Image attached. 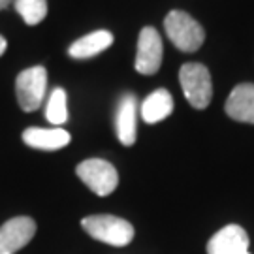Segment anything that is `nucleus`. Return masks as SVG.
I'll return each instance as SVG.
<instances>
[{"label":"nucleus","instance_id":"f03ea898","mask_svg":"<svg viewBox=\"0 0 254 254\" xmlns=\"http://www.w3.org/2000/svg\"><path fill=\"white\" fill-rule=\"evenodd\" d=\"M81 228L96 241L106 245L125 247L134 239V226L115 215H91L81 220Z\"/></svg>","mask_w":254,"mask_h":254},{"label":"nucleus","instance_id":"f257e3e1","mask_svg":"<svg viewBox=\"0 0 254 254\" xmlns=\"http://www.w3.org/2000/svg\"><path fill=\"white\" fill-rule=\"evenodd\" d=\"M166 34L179 51L194 53L205 42V30L196 19L181 9H172L164 19Z\"/></svg>","mask_w":254,"mask_h":254},{"label":"nucleus","instance_id":"2eb2a0df","mask_svg":"<svg viewBox=\"0 0 254 254\" xmlns=\"http://www.w3.org/2000/svg\"><path fill=\"white\" fill-rule=\"evenodd\" d=\"M46 117L53 127H61L68 121V108H66V92H64V89H55L49 94Z\"/></svg>","mask_w":254,"mask_h":254},{"label":"nucleus","instance_id":"9d476101","mask_svg":"<svg viewBox=\"0 0 254 254\" xmlns=\"http://www.w3.org/2000/svg\"><path fill=\"white\" fill-rule=\"evenodd\" d=\"M228 117L237 123L254 125V83H241L234 87L224 104Z\"/></svg>","mask_w":254,"mask_h":254},{"label":"nucleus","instance_id":"423d86ee","mask_svg":"<svg viewBox=\"0 0 254 254\" xmlns=\"http://www.w3.org/2000/svg\"><path fill=\"white\" fill-rule=\"evenodd\" d=\"M162 66V38L153 27H143L137 36L136 70L143 75H153Z\"/></svg>","mask_w":254,"mask_h":254},{"label":"nucleus","instance_id":"ddd939ff","mask_svg":"<svg viewBox=\"0 0 254 254\" xmlns=\"http://www.w3.org/2000/svg\"><path fill=\"white\" fill-rule=\"evenodd\" d=\"M113 44V34L109 30H94L87 36L75 40L70 49H68V55L72 59H91L94 55L102 53L104 49H108L109 46Z\"/></svg>","mask_w":254,"mask_h":254},{"label":"nucleus","instance_id":"f8f14e48","mask_svg":"<svg viewBox=\"0 0 254 254\" xmlns=\"http://www.w3.org/2000/svg\"><path fill=\"white\" fill-rule=\"evenodd\" d=\"M139 113H141V117L147 125H156L164 119H168L173 113L172 94L166 89H156L143 100Z\"/></svg>","mask_w":254,"mask_h":254},{"label":"nucleus","instance_id":"9b49d317","mask_svg":"<svg viewBox=\"0 0 254 254\" xmlns=\"http://www.w3.org/2000/svg\"><path fill=\"white\" fill-rule=\"evenodd\" d=\"M23 141L40 151H59L72 141V136L63 128H27L23 132Z\"/></svg>","mask_w":254,"mask_h":254},{"label":"nucleus","instance_id":"1a4fd4ad","mask_svg":"<svg viewBox=\"0 0 254 254\" xmlns=\"http://www.w3.org/2000/svg\"><path fill=\"white\" fill-rule=\"evenodd\" d=\"M117 137L123 145H134L137 136V98L134 94H123L115 113Z\"/></svg>","mask_w":254,"mask_h":254},{"label":"nucleus","instance_id":"20e7f679","mask_svg":"<svg viewBox=\"0 0 254 254\" xmlns=\"http://www.w3.org/2000/svg\"><path fill=\"white\" fill-rule=\"evenodd\" d=\"M77 177L81 179L96 196H108L117 189L119 173L113 168V164L102 158H89L77 164L75 168Z\"/></svg>","mask_w":254,"mask_h":254},{"label":"nucleus","instance_id":"0eeeda50","mask_svg":"<svg viewBox=\"0 0 254 254\" xmlns=\"http://www.w3.org/2000/svg\"><path fill=\"white\" fill-rule=\"evenodd\" d=\"M36 234V222L30 217L9 218L0 226V254H13L30 243Z\"/></svg>","mask_w":254,"mask_h":254},{"label":"nucleus","instance_id":"dca6fc26","mask_svg":"<svg viewBox=\"0 0 254 254\" xmlns=\"http://www.w3.org/2000/svg\"><path fill=\"white\" fill-rule=\"evenodd\" d=\"M6 47H8V42H6V38L0 36V57L4 55V51H6Z\"/></svg>","mask_w":254,"mask_h":254},{"label":"nucleus","instance_id":"4468645a","mask_svg":"<svg viewBox=\"0 0 254 254\" xmlns=\"http://www.w3.org/2000/svg\"><path fill=\"white\" fill-rule=\"evenodd\" d=\"M13 2H15L17 13L30 27H34L46 19L47 0H13Z\"/></svg>","mask_w":254,"mask_h":254},{"label":"nucleus","instance_id":"7ed1b4c3","mask_svg":"<svg viewBox=\"0 0 254 254\" xmlns=\"http://www.w3.org/2000/svg\"><path fill=\"white\" fill-rule=\"evenodd\" d=\"M179 83L185 98L192 108L205 109L213 98V81L207 66L200 63H187L179 70Z\"/></svg>","mask_w":254,"mask_h":254},{"label":"nucleus","instance_id":"39448f33","mask_svg":"<svg viewBox=\"0 0 254 254\" xmlns=\"http://www.w3.org/2000/svg\"><path fill=\"white\" fill-rule=\"evenodd\" d=\"M47 89V72L44 66H32L17 75L15 92L23 111H36L44 102Z\"/></svg>","mask_w":254,"mask_h":254},{"label":"nucleus","instance_id":"a211bd4d","mask_svg":"<svg viewBox=\"0 0 254 254\" xmlns=\"http://www.w3.org/2000/svg\"><path fill=\"white\" fill-rule=\"evenodd\" d=\"M243 254H251V253H249V251H247V253H243Z\"/></svg>","mask_w":254,"mask_h":254},{"label":"nucleus","instance_id":"6e6552de","mask_svg":"<svg viewBox=\"0 0 254 254\" xmlns=\"http://www.w3.org/2000/svg\"><path fill=\"white\" fill-rule=\"evenodd\" d=\"M251 239L239 224H228L209 239L207 254H243L249 251Z\"/></svg>","mask_w":254,"mask_h":254},{"label":"nucleus","instance_id":"f3484780","mask_svg":"<svg viewBox=\"0 0 254 254\" xmlns=\"http://www.w3.org/2000/svg\"><path fill=\"white\" fill-rule=\"evenodd\" d=\"M9 2H11V0H0V9L8 8V6H9Z\"/></svg>","mask_w":254,"mask_h":254}]
</instances>
